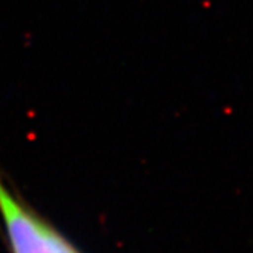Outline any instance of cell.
I'll return each instance as SVG.
<instances>
[{"label":"cell","instance_id":"6da1fadb","mask_svg":"<svg viewBox=\"0 0 253 253\" xmlns=\"http://www.w3.org/2000/svg\"><path fill=\"white\" fill-rule=\"evenodd\" d=\"M0 218L11 253H81L10 189L0 176Z\"/></svg>","mask_w":253,"mask_h":253}]
</instances>
